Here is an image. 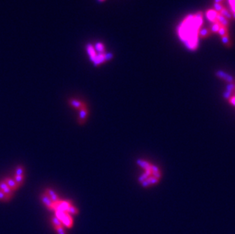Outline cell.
<instances>
[{"label": "cell", "mask_w": 235, "mask_h": 234, "mask_svg": "<svg viewBox=\"0 0 235 234\" xmlns=\"http://www.w3.org/2000/svg\"><path fill=\"white\" fill-rule=\"evenodd\" d=\"M203 22V14L198 11L196 14L187 15L178 28V35L186 47L191 50L197 49L199 44V33Z\"/></svg>", "instance_id": "obj_1"}, {"label": "cell", "mask_w": 235, "mask_h": 234, "mask_svg": "<svg viewBox=\"0 0 235 234\" xmlns=\"http://www.w3.org/2000/svg\"><path fill=\"white\" fill-rule=\"evenodd\" d=\"M54 211L55 216L61 221L63 227L65 226V227H69V228L72 227L73 220L71 214H69L67 212L62 211L60 210H55Z\"/></svg>", "instance_id": "obj_2"}, {"label": "cell", "mask_w": 235, "mask_h": 234, "mask_svg": "<svg viewBox=\"0 0 235 234\" xmlns=\"http://www.w3.org/2000/svg\"><path fill=\"white\" fill-rule=\"evenodd\" d=\"M78 123L81 125L84 124L85 123L86 119L88 118V108L87 104H84V105L81 108L80 110H78Z\"/></svg>", "instance_id": "obj_3"}, {"label": "cell", "mask_w": 235, "mask_h": 234, "mask_svg": "<svg viewBox=\"0 0 235 234\" xmlns=\"http://www.w3.org/2000/svg\"><path fill=\"white\" fill-rule=\"evenodd\" d=\"M40 200L41 201H42V203H43L48 209L54 211L55 204L53 202V201L50 199V197H49L48 195L45 193V192H43V193L40 195Z\"/></svg>", "instance_id": "obj_4"}, {"label": "cell", "mask_w": 235, "mask_h": 234, "mask_svg": "<svg viewBox=\"0 0 235 234\" xmlns=\"http://www.w3.org/2000/svg\"><path fill=\"white\" fill-rule=\"evenodd\" d=\"M218 12L217 11H215L214 9H209L206 11L205 12V16L207 18L208 20L209 21H211L212 23H216L218 21Z\"/></svg>", "instance_id": "obj_5"}, {"label": "cell", "mask_w": 235, "mask_h": 234, "mask_svg": "<svg viewBox=\"0 0 235 234\" xmlns=\"http://www.w3.org/2000/svg\"><path fill=\"white\" fill-rule=\"evenodd\" d=\"M0 190L3 191L4 193L6 194V195H8L10 199L13 196L14 191L9 187V186L4 182V180L0 181Z\"/></svg>", "instance_id": "obj_6"}, {"label": "cell", "mask_w": 235, "mask_h": 234, "mask_svg": "<svg viewBox=\"0 0 235 234\" xmlns=\"http://www.w3.org/2000/svg\"><path fill=\"white\" fill-rule=\"evenodd\" d=\"M4 182L7 184L8 186H9V187L14 192L17 191V190H18L19 189L17 183H16V182H15V179H14L13 178H11V177H6V178L4 179Z\"/></svg>", "instance_id": "obj_7"}, {"label": "cell", "mask_w": 235, "mask_h": 234, "mask_svg": "<svg viewBox=\"0 0 235 234\" xmlns=\"http://www.w3.org/2000/svg\"><path fill=\"white\" fill-rule=\"evenodd\" d=\"M69 105L73 107L74 109H76V110H80L82 106H84L85 103L82 101V100H79L78 99H75V98H72L69 100Z\"/></svg>", "instance_id": "obj_8"}, {"label": "cell", "mask_w": 235, "mask_h": 234, "mask_svg": "<svg viewBox=\"0 0 235 234\" xmlns=\"http://www.w3.org/2000/svg\"><path fill=\"white\" fill-rule=\"evenodd\" d=\"M45 193L48 195L49 197H50V199L53 201V203L57 202L58 201L60 200V197H59V195H57V193H56L54 190L51 189H47L46 191H45Z\"/></svg>", "instance_id": "obj_9"}, {"label": "cell", "mask_w": 235, "mask_h": 234, "mask_svg": "<svg viewBox=\"0 0 235 234\" xmlns=\"http://www.w3.org/2000/svg\"><path fill=\"white\" fill-rule=\"evenodd\" d=\"M216 75L220 78H222V79L225 80L226 82H229L230 84L234 83V78L231 75L228 74L227 73L224 72H222V71H218L216 72Z\"/></svg>", "instance_id": "obj_10"}, {"label": "cell", "mask_w": 235, "mask_h": 234, "mask_svg": "<svg viewBox=\"0 0 235 234\" xmlns=\"http://www.w3.org/2000/svg\"><path fill=\"white\" fill-rule=\"evenodd\" d=\"M88 52L89 54L90 57L92 59L93 61L95 60V59L97 58V53H96V50L92 47V45H89L88 47Z\"/></svg>", "instance_id": "obj_11"}, {"label": "cell", "mask_w": 235, "mask_h": 234, "mask_svg": "<svg viewBox=\"0 0 235 234\" xmlns=\"http://www.w3.org/2000/svg\"><path fill=\"white\" fill-rule=\"evenodd\" d=\"M218 13L220 14V15H222L223 17H224L225 18L228 19V20L232 18V15L231 13V11H230L228 9H226L225 7H224L222 11H219Z\"/></svg>", "instance_id": "obj_12"}, {"label": "cell", "mask_w": 235, "mask_h": 234, "mask_svg": "<svg viewBox=\"0 0 235 234\" xmlns=\"http://www.w3.org/2000/svg\"><path fill=\"white\" fill-rule=\"evenodd\" d=\"M13 179H15V181L16 182L17 185L18 186V187L20 188L21 186H22L23 183L24 182V179H25V177L24 175H22V176H14Z\"/></svg>", "instance_id": "obj_13"}, {"label": "cell", "mask_w": 235, "mask_h": 234, "mask_svg": "<svg viewBox=\"0 0 235 234\" xmlns=\"http://www.w3.org/2000/svg\"><path fill=\"white\" fill-rule=\"evenodd\" d=\"M211 31L209 29H202L200 30L199 33V38H206L211 34Z\"/></svg>", "instance_id": "obj_14"}, {"label": "cell", "mask_w": 235, "mask_h": 234, "mask_svg": "<svg viewBox=\"0 0 235 234\" xmlns=\"http://www.w3.org/2000/svg\"><path fill=\"white\" fill-rule=\"evenodd\" d=\"M219 34L221 35V37H225V36H229L228 35V27L223 26L221 24L220 29L218 30V32Z\"/></svg>", "instance_id": "obj_15"}, {"label": "cell", "mask_w": 235, "mask_h": 234, "mask_svg": "<svg viewBox=\"0 0 235 234\" xmlns=\"http://www.w3.org/2000/svg\"><path fill=\"white\" fill-rule=\"evenodd\" d=\"M221 27V24L218 21H217L216 23H214L211 26V28H209V30L211 31V33H218L219 29H220Z\"/></svg>", "instance_id": "obj_16"}, {"label": "cell", "mask_w": 235, "mask_h": 234, "mask_svg": "<svg viewBox=\"0 0 235 234\" xmlns=\"http://www.w3.org/2000/svg\"><path fill=\"white\" fill-rule=\"evenodd\" d=\"M24 175V167L21 165H19L16 167L15 171V176H22Z\"/></svg>", "instance_id": "obj_17"}, {"label": "cell", "mask_w": 235, "mask_h": 234, "mask_svg": "<svg viewBox=\"0 0 235 234\" xmlns=\"http://www.w3.org/2000/svg\"><path fill=\"white\" fill-rule=\"evenodd\" d=\"M51 221H52L53 224V227H62V226H63L62 225V223L61 221H60V220L57 218V217H56V216H53V217L51 218Z\"/></svg>", "instance_id": "obj_18"}, {"label": "cell", "mask_w": 235, "mask_h": 234, "mask_svg": "<svg viewBox=\"0 0 235 234\" xmlns=\"http://www.w3.org/2000/svg\"><path fill=\"white\" fill-rule=\"evenodd\" d=\"M222 42L224 43V44L227 47H231V40L229 39V36H225V37H222Z\"/></svg>", "instance_id": "obj_19"}, {"label": "cell", "mask_w": 235, "mask_h": 234, "mask_svg": "<svg viewBox=\"0 0 235 234\" xmlns=\"http://www.w3.org/2000/svg\"><path fill=\"white\" fill-rule=\"evenodd\" d=\"M10 198L4 193L3 191L0 190V201H9L10 200Z\"/></svg>", "instance_id": "obj_20"}, {"label": "cell", "mask_w": 235, "mask_h": 234, "mask_svg": "<svg viewBox=\"0 0 235 234\" xmlns=\"http://www.w3.org/2000/svg\"><path fill=\"white\" fill-rule=\"evenodd\" d=\"M95 50H97V51H98V52L104 53V44L101 43H97L95 46Z\"/></svg>", "instance_id": "obj_21"}, {"label": "cell", "mask_w": 235, "mask_h": 234, "mask_svg": "<svg viewBox=\"0 0 235 234\" xmlns=\"http://www.w3.org/2000/svg\"><path fill=\"white\" fill-rule=\"evenodd\" d=\"M224 8V5H223V3H215L214 4V9L215 10V11H217L218 12H219V11H222L223 9Z\"/></svg>", "instance_id": "obj_22"}, {"label": "cell", "mask_w": 235, "mask_h": 234, "mask_svg": "<svg viewBox=\"0 0 235 234\" xmlns=\"http://www.w3.org/2000/svg\"><path fill=\"white\" fill-rule=\"evenodd\" d=\"M54 229L56 231V233H57V234H66L65 233V230H64L63 226H62V227H54Z\"/></svg>", "instance_id": "obj_23"}, {"label": "cell", "mask_w": 235, "mask_h": 234, "mask_svg": "<svg viewBox=\"0 0 235 234\" xmlns=\"http://www.w3.org/2000/svg\"><path fill=\"white\" fill-rule=\"evenodd\" d=\"M230 6L231 8V11L233 12V16L235 18V0H228Z\"/></svg>", "instance_id": "obj_24"}, {"label": "cell", "mask_w": 235, "mask_h": 234, "mask_svg": "<svg viewBox=\"0 0 235 234\" xmlns=\"http://www.w3.org/2000/svg\"><path fill=\"white\" fill-rule=\"evenodd\" d=\"M224 0H215V3H222Z\"/></svg>", "instance_id": "obj_25"}, {"label": "cell", "mask_w": 235, "mask_h": 234, "mask_svg": "<svg viewBox=\"0 0 235 234\" xmlns=\"http://www.w3.org/2000/svg\"><path fill=\"white\" fill-rule=\"evenodd\" d=\"M99 1H101V2H102V1H104V0H99Z\"/></svg>", "instance_id": "obj_26"}]
</instances>
